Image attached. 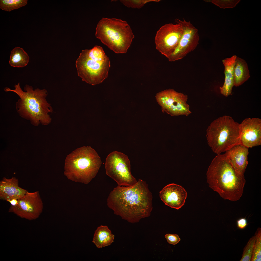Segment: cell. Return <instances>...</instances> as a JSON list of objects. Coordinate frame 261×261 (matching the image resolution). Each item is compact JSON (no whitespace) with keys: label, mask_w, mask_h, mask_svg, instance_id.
I'll list each match as a JSON object with an SVG mask.
<instances>
[{"label":"cell","mask_w":261,"mask_h":261,"mask_svg":"<svg viewBox=\"0 0 261 261\" xmlns=\"http://www.w3.org/2000/svg\"><path fill=\"white\" fill-rule=\"evenodd\" d=\"M204 1H206V2H211V1H212V0H204Z\"/></svg>","instance_id":"f1b7e54d"},{"label":"cell","mask_w":261,"mask_h":261,"mask_svg":"<svg viewBox=\"0 0 261 261\" xmlns=\"http://www.w3.org/2000/svg\"><path fill=\"white\" fill-rule=\"evenodd\" d=\"M155 99L160 106L163 112L172 116H188L192 112L187 103L188 96L172 89L164 90L157 93Z\"/></svg>","instance_id":"30bf717a"},{"label":"cell","mask_w":261,"mask_h":261,"mask_svg":"<svg viewBox=\"0 0 261 261\" xmlns=\"http://www.w3.org/2000/svg\"><path fill=\"white\" fill-rule=\"evenodd\" d=\"M78 76L83 81L94 85L102 82L108 75L109 58L102 47L96 45L83 50L76 61Z\"/></svg>","instance_id":"8992f818"},{"label":"cell","mask_w":261,"mask_h":261,"mask_svg":"<svg viewBox=\"0 0 261 261\" xmlns=\"http://www.w3.org/2000/svg\"><path fill=\"white\" fill-rule=\"evenodd\" d=\"M14 89L6 87V92L11 91L16 93L19 99L16 102V109L19 115L22 118L29 120L35 126L41 123L46 125L51 122V118L49 113L53 111L51 104L47 101L48 95L45 89L38 88L33 90L31 86L27 84L24 87L25 92L21 88L19 82L14 85Z\"/></svg>","instance_id":"3957f363"},{"label":"cell","mask_w":261,"mask_h":261,"mask_svg":"<svg viewBox=\"0 0 261 261\" xmlns=\"http://www.w3.org/2000/svg\"><path fill=\"white\" fill-rule=\"evenodd\" d=\"M206 178L210 187L225 200L235 202L242 196L246 183L244 174L235 171L225 154L213 159Z\"/></svg>","instance_id":"7a4b0ae2"},{"label":"cell","mask_w":261,"mask_h":261,"mask_svg":"<svg viewBox=\"0 0 261 261\" xmlns=\"http://www.w3.org/2000/svg\"><path fill=\"white\" fill-rule=\"evenodd\" d=\"M28 191L19 186L18 179L12 177L11 179L3 177L0 181V199L7 201L18 200L25 194Z\"/></svg>","instance_id":"2e32d148"},{"label":"cell","mask_w":261,"mask_h":261,"mask_svg":"<svg viewBox=\"0 0 261 261\" xmlns=\"http://www.w3.org/2000/svg\"><path fill=\"white\" fill-rule=\"evenodd\" d=\"M255 234L256 239L251 259V261L261 260V228L259 227Z\"/></svg>","instance_id":"7402d4cb"},{"label":"cell","mask_w":261,"mask_h":261,"mask_svg":"<svg viewBox=\"0 0 261 261\" xmlns=\"http://www.w3.org/2000/svg\"><path fill=\"white\" fill-rule=\"evenodd\" d=\"M102 163L94 149L90 146H83L67 156L64 174L69 180L87 184L95 177Z\"/></svg>","instance_id":"277c9868"},{"label":"cell","mask_w":261,"mask_h":261,"mask_svg":"<svg viewBox=\"0 0 261 261\" xmlns=\"http://www.w3.org/2000/svg\"><path fill=\"white\" fill-rule=\"evenodd\" d=\"M96 30V37L117 53H126L134 37L127 22L120 19L102 18Z\"/></svg>","instance_id":"5b68a950"},{"label":"cell","mask_w":261,"mask_h":261,"mask_svg":"<svg viewBox=\"0 0 261 261\" xmlns=\"http://www.w3.org/2000/svg\"><path fill=\"white\" fill-rule=\"evenodd\" d=\"M165 236L168 243L173 245H176L181 240L179 236L177 234H167Z\"/></svg>","instance_id":"484cf974"},{"label":"cell","mask_w":261,"mask_h":261,"mask_svg":"<svg viewBox=\"0 0 261 261\" xmlns=\"http://www.w3.org/2000/svg\"><path fill=\"white\" fill-rule=\"evenodd\" d=\"M255 234L250 238L244 247L241 258L240 261H250L256 239Z\"/></svg>","instance_id":"603a6c76"},{"label":"cell","mask_w":261,"mask_h":261,"mask_svg":"<svg viewBox=\"0 0 261 261\" xmlns=\"http://www.w3.org/2000/svg\"><path fill=\"white\" fill-rule=\"evenodd\" d=\"M160 0H121L120 2L129 8L140 9L146 4L150 2H158Z\"/></svg>","instance_id":"cb8c5ba5"},{"label":"cell","mask_w":261,"mask_h":261,"mask_svg":"<svg viewBox=\"0 0 261 261\" xmlns=\"http://www.w3.org/2000/svg\"><path fill=\"white\" fill-rule=\"evenodd\" d=\"M206 132L208 144L217 155L241 144L240 124L229 116H224L214 120Z\"/></svg>","instance_id":"52a82bcc"},{"label":"cell","mask_w":261,"mask_h":261,"mask_svg":"<svg viewBox=\"0 0 261 261\" xmlns=\"http://www.w3.org/2000/svg\"><path fill=\"white\" fill-rule=\"evenodd\" d=\"M179 20L182 25L183 31L177 46L168 58L170 62L183 58L194 51L199 43L200 38L198 29L190 22L186 21L184 18L182 20L179 19Z\"/></svg>","instance_id":"7c38bea8"},{"label":"cell","mask_w":261,"mask_h":261,"mask_svg":"<svg viewBox=\"0 0 261 261\" xmlns=\"http://www.w3.org/2000/svg\"><path fill=\"white\" fill-rule=\"evenodd\" d=\"M241 144L249 148L261 144V119L247 118L240 124Z\"/></svg>","instance_id":"4fadbf2b"},{"label":"cell","mask_w":261,"mask_h":261,"mask_svg":"<svg viewBox=\"0 0 261 261\" xmlns=\"http://www.w3.org/2000/svg\"><path fill=\"white\" fill-rule=\"evenodd\" d=\"M237 223L238 227L241 229H244L248 225L247 220L244 218L239 219L237 221Z\"/></svg>","instance_id":"4316f807"},{"label":"cell","mask_w":261,"mask_h":261,"mask_svg":"<svg viewBox=\"0 0 261 261\" xmlns=\"http://www.w3.org/2000/svg\"><path fill=\"white\" fill-rule=\"evenodd\" d=\"M29 60V56L23 49L16 47L11 51L9 63L12 66L22 67L27 65Z\"/></svg>","instance_id":"ffe728a7"},{"label":"cell","mask_w":261,"mask_h":261,"mask_svg":"<svg viewBox=\"0 0 261 261\" xmlns=\"http://www.w3.org/2000/svg\"><path fill=\"white\" fill-rule=\"evenodd\" d=\"M17 200L13 199L11 201H8V202L10 203L11 205L14 206L17 203Z\"/></svg>","instance_id":"83f0119b"},{"label":"cell","mask_w":261,"mask_h":261,"mask_svg":"<svg viewBox=\"0 0 261 261\" xmlns=\"http://www.w3.org/2000/svg\"><path fill=\"white\" fill-rule=\"evenodd\" d=\"M240 0H212L211 2L220 8H233L236 6Z\"/></svg>","instance_id":"d4e9b609"},{"label":"cell","mask_w":261,"mask_h":261,"mask_svg":"<svg viewBox=\"0 0 261 261\" xmlns=\"http://www.w3.org/2000/svg\"><path fill=\"white\" fill-rule=\"evenodd\" d=\"M27 0H0V8L3 10L10 12L25 6Z\"/></svg>","instance_id":"44dd1931"},{"label":"cell","mask_w":261,"mask_h":261,"mask_svg":"<svg viewBox=\"0 0 261 261\" xmlns=\"http://www.w3.org/2000/svg\"><path fill=\"white\" fill-rule=\"evenodd\" d=\"M248 148L241 144L236 145L225 153L235 171L244 174L248 164Z\"/></svg>","instance_id":"9a60e30c"},{"label":"cell","mask_w":261,"mask_h":261,"mask_svg":"<svg viewBox=\"0 0 261 261\" xmlns=\"http://www.w3.org/2000/svg\"><path fill=\"white\" fill-rule=\"evenodd\" d=\"M159 196L166 205L178 210L184 204L187 193L181 186L172 183L164 187L160 192Z\"/></svg>","instance_id":"5bb4252c"},{"label":"cell","mask_w":261,"mask_h":261,"mask_svg":"<svg viewBox=\"0 0 261 261\" xmlns=\"http://www.w3.org/2000/svg\"><path fill=\"white\" fill-rule=\"evenodd\" d=\"M152 196L146 182L139 179L130 186H117L107 199L108 206L114 213L132 223L149 216L152 210Z\"/></svg>","instance_id":"6da1fadb"},{"label":"cell","mask_w":261,"mask_h":261,"mask_svg":"<svg viewBox=\"0 0 261 261\" xmlns=\"http://www.w3.org/2000/svg\"><path fill=\"white\" fill-rule=\"evenodd\" d=\"M105 168L106 174L118 186H130L137 182L131 173L127 156L122 152L115 151L110 153L106 159Z\"/></svg>","instance_id":"ba28073f"},{"label":"cell","mask_w":261,"mask_h":261,"mask_svg":"<svg viewBox=\"0 0 261 261\" xmlns=\"http://www.w3.org/2000/svg\"><path fill=\"white\" fill-rule=\"evenodd\" d=\"M236 55L226 58L222 60L225 66V80L223 86L220 88L221 94L225 97L231 94L232 88L234 86V66L237 57Z\"/></svg>","instance_id":"e0dca14e"},{"label":"cell","mask_w":261,"mask_h":261,"mask_svg":"<svg viewBox=\"0 0 261 261\" xmlns=\"http://www.w3.org/2000/svg\"><path fill=\"white\" fill-rule=\"evenodd\" d=\"M114 238L107 226L101 225L95 231L92 242L98 248H101L111 244Z\"/></svg>","instance_id":"ac0fdd59"},{"label":"cell","mask_w":261,"mask_h":261,"mask_svg":"<svg viewBox=\"0 0 261 261\" xmlns=\"http://www.w3.org/2000/svg\"><path fill=\"white\" fill-rule=\"evenodd\" d=\"M234 86L238 87L246 81L250 77L249 72L246 61L237 57L234 66Z\"/></svg>","instance_id":"d6986e66"},{"label":"cell","mask_w":261,"mask_h":261,"mask_svg":"<svg viewBox=\"0 0 261 261\" xmlns=\"http://www.w3.org/2000/svg\"><path fill=\"white\" fill-rule=\"evenodd\" d=\"M43 203L39 192L28 191L24 196L17 200L14 205H11L9 212L29 220L38 218L42 212Z\"/></svg>","instance_id":"8fae6325"},{"label":"cell","mask_w":261,"mask_h":261,"mask_svg":"<svg viewBox=\"0 0 261 261\" xmlns=\"http://www.w3.org/2000/svg\"><path fill=\"white\" fill-rule=\"evenodd\" d=\"M177 23L166 24L157 32L155 39L156 49L167 58L177 46L183 33L182 25L176 18Z\"/></svg>","instance_id":"9c48e42d"}]
</instances>
